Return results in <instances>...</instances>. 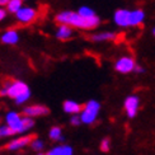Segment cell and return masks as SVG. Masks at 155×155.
Wrapping results in <instances>:
<instances>
[{
    "label": "cell",
    "mask_w": 155,
    "mask_h": 155,
    "mask_svg": "<svg viewBox=\"0 0 155 155\" xmlns=\"http://www.w3.org/2000/svg\"><path fill=\"white\" fill-rule=\"evenodd\" d=\"M55 21L59 24H69L73 28H79V29H94L101 24V18L98 15H93V17H83L79 12H70L65 10L59 13L55 17Z\"/></svg>",
    "instance_id": "1"
},
{
    "label": "cell",
    "mask_w": 155,
    "mask_h": 155,
    "mask_svg": "<svg viewBox=\"0 0 155 155\" xmlns=\"http://www.w3.org/2000/svg\"><path fill=\"white\" fill-rule=\"evenodd\" d=\"M99 109H101L99 102H97V101H89L87 104L83 107V111H81V114H80L81 122H83V124H87V125L94 124L97 117H98Z\"/></svg>",
    "instance_id": "2"
},
{
    "label": "cell",
    "mask_w": 155,
    "mask_h": 155,
    "mask_svg": "<svg viewBox=\"0 0 155 155\" xmlns=\"http://www.w3.org/2000/svg\"><path fill=\"white\" fill-rule=\"evenodd\" d=\"M4 89H6V97L17 99L22 94L31 92L28 85L21 80H8L4 83Z\"/></svg>",
    "instance_id": "3"
},
{
    "label": "cell",
    "mask_w": 155,
    "mask_h": 155,
    "mask_svg": "<svg viewBox=\"0 0 155 155\" xmlns=\"http://www.w3.org/2000/svg\"><path fill=\"white\" fill-rule=\"evenodd\" d=\"M37 17H38V12L35 8H31V6H22L15 13L17 21L22 24H29L32 22H35Z\"/></svg>",
    "instance_id": "4"
},
{
    "label": "cell",
    "mask_w": 155,
    "mask_h": 155,
    "mask_svg": "<svg viewBox=\"0 0 155 155\" xmlns=\"http://www.w3.org/2000/svg\"><path fill=\"white\" fill-rule=\"evenodd\" d=\"M136 62L131 56H122L114 62V70L120 74H130L135 70Z\"/></svg>",
    "instance_id": "5"
},
{
    "label": "cell",
    "mask_w": 155,
    "mask_h": 155,
    "mask_svg": "<svg viewBox=\"0 0 155 155\" xmlns=\"http://www.w3.org/2000/svg\"><path fill=\"white\" fill-rule=\"evenodd\" d=\"M36 136L37 135H29V136H22V137L14 139L13 141H10L9 144H6L3 149L10 150V151H15V150H19V149H23L24 146L31 145V143L36 139Z\"/></svg>",
    "instance_id": "6"
},
{
    "label": "cell",
    "mask_w": 155,
    "mask_h": 155,
    "mask_svg": "<svg viewBox=\"0 0 155 155\" xmlns=\"http://www.w3.org/2000/svg\"><path fill=\"white\" fill-rule=\"evenodd\" d=\"M125 111L127 113V116L130 118H134L135 116L137 114L139 108H140V98L137 95H128L127 98L125 99L124 103Z\"/></svg>",
    "instance_id": "7"
},
{
    "label": "cell",
    "mask_w": 155,
    "mask_h": 155,
    "mask_svg": "<svg viewBox=\"0 0 155 155\" xmlns=\"http://www.w3.org/2000/svg\"><path fill=\"white\" fill-rule=\"evenodd\" d=\"M130 10L128 9H117L113 14V22L121 28L130 27Z\"/></svg>",
    "instance_id": "8"
},
{
    "label": "cell",
    "mask_w": 155,
    "mask_h": 155,
    "mask_svg": "<svg viewBox=\"0 0 155 155\" xmlns=\"http://www.w3.org/2000/svg\"><path fill=\"white\" fill-rule=\"evenodd\" d=\"M23 116H28V117H40V116H47L50 113V109L46 106L35 104L23 108Z\"/></svg>",
    "instance_id": "9"
},
{
    "label": "cell",
    "mask_w": 155,
    "mask_h": 155,
    "mask_svg": "<svg viewBox=\"0 0 155 155\" xmlns=\"http://www.w3.org/2000/svg\"><path fill=\"white\" fill-rule=\"evenodd\" d=\"M6 125L14 131V134L23 132V130H22V118H21V116H19V113H17V112H9L8 114H6Z\"/></svg>",
    "instance_id": "10"
},
{
    "label": "cell",
    "mask_w": 155,
    "mask_h": 155,
    "mask_svg": "<svg viewBox=\"0 0 155 155\" xmlns=\"http://www.w3.org/2000/svg\"><path fill=\"white\" fill-rule=\"evenodd\" d=\"M145 12L143 9H134L130 10V27H139L145 21Z\"/></svg>",
    "instance_id": "11"
},
{
    "label": "cell",
    "mask_w": 155,
    "mask_h": 155,
    "mask_svg": "<svg viewBox=\"0 0 155 155\" xmlns=\"http://www.w3.org/2000/svg\"><path fill=\"white\" fill-rule=\"evenodd\" d=\"M74 35V31H73V27L69 24H59L57 27V31H56V37L59 38L61 41H66L69 40L70 37H73Z\"/></svg>",
    "instance_id": "12"
},
{
    "label": "cell",
    "mask_w": 155,
    "mask_h": 155,
    "mask_svg": "<svg viewBox=\"0 0 155 155\" xmlns=\"http://www.w3.org/2000/svg\"><path fill=\"white\" fill-rule=\"evenodd\" d=\"M117 35L114 32H99L90 36V40L93 42H107V41H114Z\"/></svg>",
    "instance_id": "13"
},
{
    "label": "cell",
    "mask_w": 155,
    "mask_h": 155,
    "mask_svg": "<svg viewBox=\"0 0 155 155\" xmlns=\"http://www.w3.org/2000/svg\"><path fill=\"white\" fill-rule=\"evenodd\" d=\"M18 41H19V35L15 29L6 31L2 36V42L5 45H15Z\"/></svg>",
    "instance_id": "14"
},
{
    "label": "cell",
    "mask_w": 155,
    "mask_h": 155,
    "mask_svg": "<svg viewBox=\"0 0 155 155\" xmlns=\"http://www.w3.org/2000/svg\"><path fill=\"white\" fill-rule=\"evenodd\" d=\"M62 107H64V111L66 113H70V114H78L83 111V106L74 102V101H65Z\"/></svg>",
    "instance_id": "15"
},
{
    "label": "cell",
    "mask_w": 155,
    "mask_h": 155,
    "mask_svg": "<svg viewBox=\"0 0 155 155\" xmlns=\"http://www.w3.org/2000/svg\"><path fill=\"white\" fill-rule=\"evenodd\" d=\"M73 147L69 145H60L46 153V155H73Z\"/></svg>",
    "instance_id": "16"
},
{
    "label": "cell",
    "mask_w": 155,
    "mask_h": 155,
    "mask_svg": "<svg viewBox=\"0 0 155 155\" xmlns=\"http://www.w3.org/2000/svg\"><path fill=\"white\" fill-rule=\"evenodd\" d=\"M22 6H23V0H9V3L5 8L9 13H14L15 14Z\"/></svg>",
    "instance_id": "17"
},
{
    "label": "cell",
    "mask_w": 155,
    "mask_h": 155,
    "mask_svg": "<svg viewBox=\"0 0 155 155\" xmlns=\"http://www.w3.org/2000/svg\"><path fill=\"white\" fill-rule=\"evenodd\" d=\"M50 139L54 141H64V137L61 135V128L60 127H52L50 130Z\"/></svg>",
    "instance_id": "18"
},
{
    "label": "cell",
    "mask_w": 155,
    "mask_h": 155,
    "mask_svg": "<svg viewBox=\"0 0 155 155\" xmlns=\"http://www.w3.org/2000/svg\"><path fill=\"white\" fill-rule=\"evenodd\" d=\"M33 125H35V121L32 120V117H28V116L22 117V130H23V132L29 130V128H32Z\"/></svg>",
    "instance_id": "19"
},
{
    "label": "cell",
    "mask_w": 155,
    "mask_h": 155,
    "mask_svg": "<svg viewBox=\"0 0 155 155\" xmlns=\"http://www.w3.org/2000/svg\"><path fill=\"white\" fill-rule=\"evenodd\" d=\"M78 12H79L83 17H87V18L95 15V12H94L92 8H89V6H85V5H84V6H80L79 10H78Z\"/></svg>",
    "instance_id": "20"
},
{
    "label": "cell",
    "mask_w": 155,
    "mask_h": 155,
    "mask_svg": "<svg viewBox=\"0 0 155 155\" xmlns=\"http://www.w3.org/2000/svg\"><path fill=\"white\" fill-rule=\"evenodd\" d=\"M12 135H15L14 131L6 125V126H0V137H6V136H12Z\"/></svg>",
    "instance_id": "21"
},
{
    "label": "cell",
    "mask_w": 155,
    "mask_h": 155,
    "mask_svg": "<svg viewBox=\"0 0 155 155\" xmlns=\"http://www.w3.org/2000/svg\"><path fill=\"white\" fill-rule=\"evenodd\" d=\"M109 149H111V140H109L108 137L103 139L102 143H101V150H102L103 153H108Z\"/></svg>",
    "instance_id": "22"
},
{
    "label": "cell",
    "mask_w": 155,
    "mask_h": 155,
    "mask_svg": "<svg viewBox=\"0 0 155 155\" xmlns=\"http://www.w3.org/2000/svg\"><path fill=\"white\" fill-rule=\"evenodd\" d=\"M31 146H32V149H33V150H36V151H41V150H42V147H43V143H42L41 140L35 139V140L31 143Z\"/></svg>",
    "instance_id": "23"
},
{
    "label": "cell",
    "mask_w": 155,
    "mask_h": 155,
    "mask_svg": "<svg viewBox=\"0 0 155 155\" xmlns=\"http://www.w3.org/2000/svg\"><path fill=\"white\" fill-rule=\"evenodd\" d=\"M29 97H31V92L24 93V94H22L21 97H18V98L15 99V103H17V104H22V103H24L25 101L29 98Z\"/></svg>",
    "instance_id": "24"
},
{
    "label": "cell",
    "mask_w": 155,
    "mask_h": 155,
    "mask_svg": "<svg viewBox=\"0 0 155 155\" xmlns=\"http://www.w3.org/2000/svg\"><path fill=\"white\" fill-rule=\"evenodd\" d=\"M70 124H71L73 126H79L81 124V118L80 116H73L71 120H70Z\"/></svg>",
    "instance_id": "25"
},
{
    "label": "cell",
    "mask_w": 155,
    "mask_h": 155,
    "mask_svg": "<svg viewBox=\"0 0 155 155\" xmlns=\"http://www.w3.org/2000/svg\"><path fill=\"white\" fill-rule=\"evenodd\" d=\"M134 73H137V74H144V73H145V69H144L143 66H141V65H137V64H136V66H135Z\"/></svg>",
    "instance_id": "26"
},
{
    "label": "cell",
    "mask_w": 155,
    "mask_h": 155,
    "mask_svg": "<svg viewBox=\"0 0 155 155\" xmlns=\"http://www.w3.org/2000/svg\"><path fill=\"white\" fill-rule=\"evenodd\" d=\"M6 13H8V10H6V9L0 8V22H2L3 19H5V17H6Z\"/></svg>",
    "instance_id": "27"
},
{
    "label": "cell",
    "mask_w": 155,
    "mask_h": 155,
    "mask_svg": "<svg viewBox=\"0 0 155 155\" xmlns=\"http://www.w3.org/2000/svg\"><path fill=\"white\" fill-rule=\"evenodd\" d=\"M9 3V0H0V8H4Z\"/></svg>",
    "instance_id": "28"
},
{
    "label": "cell",
    "mask_w": 155,
    "mask_h": 155,
    "mask_svg": "<svg viewBox=\"0 0 155 155\" xmlns=\"http://www.w3.org/2000/svg\"><path fill=\"white\" fill-rule=\"evenodd\" d=\"M151 33H153V36H154V37H155V27H154V28H153V31H151Z\"/></svg>",
    "instance_id": "29"
},
{
    "label": "cell",
    "mask_w": 155,
    "mask_h": 155,
    "mask_svg": "<svg viewBox=\"0 0 155 155\" xmlns=\"http://www.w3.org/2000/svg\"><path fill=\"white\" fill-rule=\"evenodd\" d=\"M37 155H46V154H41V153H40V154H37Z\"/></svg>",
    "instance_id": "30"
},
{
    "label": "cell",
    "mask_w": 155,
    "mask_h": 155,
    "mask_svg": "<svg viewBox=\"0 0 155 155\" xmlns=\"http://www.w3.org/2000/svg\"><path fill=\"white\" fill-rule=\"evenodd\" d=\"M23 2H25V0H23Z\"/></svg>",
    "instance_id": "31"
}]
</instances>
